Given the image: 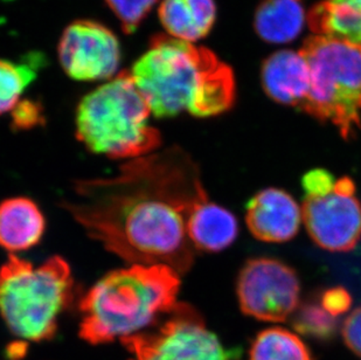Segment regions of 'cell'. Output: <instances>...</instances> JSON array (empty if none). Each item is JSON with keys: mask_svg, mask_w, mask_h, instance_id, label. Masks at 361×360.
<instances>
[{"mask_svg": "<svg viewBox=\"0 0 361 360\" xmlns=\"http://www.w3.org/2000/svg\"><path fill=\"white\" fill-rule=\"evenodd\" d=\"M207 200L195 160L172 146L128 160L114 177L76 183L63 208L124 261L166 265L181 275L195 261L188 217Z\"/></svg>", "mask_w": 361, "mask_h": 360, "instance_id": "6da1fadb", "label": "cell"}, {"mask_svg": "<svg viewBox=\"0 0 361 360\" xmlns=\"http://www.w3.org/2000/svg\"><path fill=\"white\" fill-rule=\"evenodd\" d=\"M130 73L158 119L184 112L195 117L218 116L232 108L235 100L229 66L207 48L170 35L152 37L147 53Z\"/></svg>", "mask_w": 361, "mask_h": 360, "instance_id": "7a4b0ae2", "label": "cell"}, {"mask_svg": "<svg viewBox=\"0 0 361 360\" xmlns=\"http://www.w3.org/2000/svg\"><path fill=\"white\" fill-rule=\"evenodd\" d=\"M179 276L159 265H131L106 274L80 301L82 340L109 343L156 325L177 306Z\"/></svg>", "mask_w": 361, "mask_h": 360, "instance_id": "3957f363", "label": "cell"}, {"mask_svg": "<svg viewBox=\"0 0 361 360\" xmlns=\"http://www.w3.org/2000/svg\"><path fill=\"white\" fill-rule=\"evenodd\" d=\"M150 107L131 73H118L80 101L76 137L92 152L115 160H136L156 152L159 130L150 126Z\"/></svg>", "mask_w": 361, "mask_h": 360, "instance_id": "277c9868", "label": "cell"}, {"mask_svg": "<svg viewBox=\"0 0 361 360\" xmlns=\"http://www.w3.org/2000/svg\"><path fill=\"white\" fill-rule=\"evenodd\" d=\"M74 288L71 267L60 256L35 267L10 255L0 267V315L20 340H51L59 318L73 302Z\"/></svg>", "mask_w": 361, "mask_h": 360, "instance_id": "5b68a950", "label": "cell"}, {"mask_svg": "<svg viewBox=\"0 0 361 360\" xmlns=\"http://www.w3.org/2000/svg\"><path fill=\"white\" fill-rule=\"evenodd\" d=\"M300 53L311 73L300 109L337 126L345 140L361 128V46L334 37H309Z\"/></svg>", "mask_w": 361, "mask_h": 360, "instance_id": "8992f818", "label": "cell"}, {"mask_svg": "<svg viewBox=\"0 0 361 360\" xmlns=\"http://www.w3.org/2000/svg\"><path fill=\"white\" fill-rule=\"evenodd\" d=\"M302 217L316 245L330 252H350L361 240V203L351 178H336L324 169L307 171Z\"/></svg>", "mask_w": 361, "mask_h": 360, "instance_id": "52a82bcc", "label": "cell"}, {"mask_svg": "<svg viewBox=\"0 0 361 360\" xmlns=\"http://www.w3.org/2000/svg\"><path fill=\"white\" fill-rule=\"evenodd\" d=\"M130 360H235V351L224 347L207 329L200 313L188 303L174 309L156 325L123 338Z\"/></svg>", "mask_w": 361, "mask_h": 360, "instance_id": "ba28073f", "label": "cell"}, {"mask_svg": "<svg viewBox=\"0 0 361 360\" xmlns=\"http://www.w3.org/2000/svg\"><path fill=\"white\" fill-rule=\"evenodd\" d=\"M236 294L247 316L283 322L300 306V279L290 265L277 258H249L238 276Z\"/></svg>", "mask_w": 361, "mask_h": 360, "instance_id": "9c48e42d", "label": "cell"}, {"mask_svg": "<svg viewBox=\"0 0 361 360\" xmlns=\"http://www.w3.org/2000/svg\"><path fill=\"white\" fill-rule=\"evenodd\" d=\"M59 60L69 78L76 81L111 80L120 67V41L111 30L99 21H73L62 33Z\"/></svg>", "mask_w": 361, "mask_h": 360, "instance_id": "30bf717a", "label": "cell"}, {"mask_svg": "<svg viewBox=\"0 0 361 360\" xmlns=\"http://www.w3.org/2000/svg\"><path fill=\"white\" fill-rule=\"evenodd\" d=\"M302 219V210L293 196L275 187L257 192L245 208L249 231L261 241H289L300 231Z\"/></svg>", "mask_w": 361, "mask_h": 360, "instance_id": "8fae6325", "label": "cell"}, {"mask_svg": "<svg viewBox=\"0 0 361 360\" xmlns=\"http://www.w3.org/2000/svg\"><path fill=\"white\" fill-rule=\"evenodd\" d=\"M262 85L274 101L300 108L310 90L311 73L307 59L300 51L277 52L263 64Z\"/></svg>", "mask_w": 361, "mask_h": 360, "instance_id": "7c38bea8", "label": "cell"}, {"mask_svg": "<svg viewBox=\"0 0 361 360\" xmlns=\"http://www.w3.org/2000/svg\"><path fill=\"white\" fill-rule=\"evenodd\" d=\"M46 221L40 208L28 198H11L0 204V247L24 252L38 245Z\"/></svg>", "mask_w": 361, "mask_h": 360, "instance_id": "4fadbf2b", "label": "cell"}, {"mask_svg": "<svg viewBox=\"0 0 361 360\" xmlns=\"http://www.w3.org/2000/svg\"><path fill=\"white\" fill-rule=\"evenodd\" d=\"M188 233L195 249L218 253L235 241L239 224L232 212L207 200L192 211L188 221Z\"/></svg>", "mask_w": 361, "mask_h": 360, "instance_id": "5bb4252c", "label": "cell"}, {"mask_svg": "<svg viewBox=\"0 0 361 360\" xmlns=\"http://www.w3.org/2000/svg\"><path fill=\"white\" fill-rule=\"evenodd\" d=\"M158 16L170 37L192 44L211 32L216 5L214 0H161Z\"/></svg>", "mask_w": 361, "mask_h": 360, "instance_id": "9a60e30c", "label": "cell"}, {"mask_svg": "<svg viewBox=\"0 0 361 360\" xmlns=\"http://www.w3.org/2000/svg\"><path fill=\"white\" fill-rule=\"evenodd\" d=\"M305 13L300 0H264L255 14V30L263 40L286 44L303 30Z\"/></svg>", "mask_w": 361, "mask_h": 360, "instance_id": "2e32d148", "label": "cell"}, {"mask_svg": "<svg viewBox=\"0 0 361 360\" xmlns=\"http://www.w3.org/2000/svg\"><path fill=\"white\" fill-rule=\"evenodd\" d=\"M307 21L316 35L361 46V11L348 4L325 0L310 11Z\"/></svg>", "mask_w": 361, "mask_h": 360, "instance_id": "e0dca14e", "label": "cell"}, {"mask_svg": "<svg viewBox=\"0 0 361 360\" xmlns=\"http://www.w3.org/2000/svg\"><path fill=\"white\" fill-rule=\"evenodd\" d=\"M249 360H314V357L297 335L282 328H270L256 336Z\"/></svg>", "mask_w": 361, "mask_h": 360, "instance_id": "ac0fdd59", "label": "cell"}, {"mask_svg": "<svg viewBox=\"0 0 361 360\" xmlns=\"http://www.w3.org/2000/svg\"><path fill=\"white\" fill-rule=\"evenodd\" d=\"M38 68V62L31 65L0 60V115L12 112L20 102L25 89L37 78Z\"/></svg>", "mask_w": 361, "mask_h": 360, "instance_id": "d6986e66", "label": "cell"}, {"mask_svg": "<svg viewBox=\"0 0 361 360\" xmlns=\"http://www.w3.org/2000/svg\"><path fill=\"white\" fill-rule=\"evenodd\" d=\"M297 332L317 340H331L338 331V318L327 313L318 296L298 306L293 318Z\"/></svg>", "mask_w": 361, "mask_h": 360, "instance_id": "ffe728a7", "label": "cell"}, {"mask_svg": "<svg viewBox=\"0 0 361 360\" xmlns=\"http://www.w3.org/2000/svg\"><path fill=\"white\" fill-rule=\"evenodd\" d=\"M158 0H106V5L120 20L126 35H133L150 14Z\"/></svg>", "mask_w": 361, "mask_h": 360, "instance_id": "44dd1931", "label": "cell"}, {"mask_svg": "<svg viewBox=\"0 0 361 360\" xmlns=\"http://www.w3.org/2000/svg\"><path fill=\"white\" fill-rule=\"evenodd\" d=\"M317 296L324 309L337 318L346 313L352 304L351 295L341 287L326 289Z\"/></svg>", "mask_w": 361, "mask_h": 360, "instance_id": "7402d4cb", "label": "cell"}, {"mask_svg": "<svg viewBox=\"0 0 361 360\" xmlns=\"http://www.w3.org/2000/svg\"><path fill=\"white\" fill-rule=\"evenodd\" d=\"M42 119H44V116L41 112V107L38 103L30 101V100L20 101L12 110L13 126L17 129L33 128V126H38Z\"/></svg>", "mask_w": 361, "mask_h": 360, "instance_id": "603a6c76", "label": "cell"}, {"mask_svg": "<svg viewBox=\"0 0 361 360\" xmlns=\"http://www.w3.org/2000/svg\"><path fill=\"white\" fill-rule=\"evenodd\" d=\"M341 335L346 347L361 358V306L353 310L344 320Z\"/></svg>", "mask_w": 361, "mask_h": 360, "instance_id": "cb8c5ba5", "label": "cell"}, {"mask_svg": "<svg viewBox=\"0 0 361 360\" xmlns=\"http://www.w3.org/2000/svg\"><path fill=\"white\" fill-rule=\"evenodd\" d=\"M337 1L348 4V5H351V6L361 11V0H337Z\"/></svg>", "mask_w": 361, "mask_h": 360, "instance_id": "d4e9b609", "label": "cell"}]
</instances>
